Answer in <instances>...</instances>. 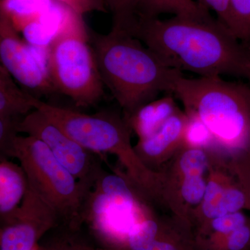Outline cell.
I'll use <instances>...</instances> for the list:
<instances>
[{
  "mask_svg": "<svg viewBox=\"0 0 250 250\" xmlns=\"http://www.w3.org/2000/svg\"><path fill=\"white\" fill-rule=\"evenodd\" d=\"M31 250H44L41 249V248H39V247L38 246V245H37V246L34 247V248H33V249Z\"/></svg>",
  "mask_w": 250,
  "mask_h": 250,
  "instance_id": "cell-30",
  "label": "cell"
},
{
  "mask_svg": "<svg viewBox=\"0 0 250 250\" xmlns=\"http://www.w3.org/2000/svg\"><path fill=\"white\" fill-rule=\"evenodd\" d=\"M48 250H58V249H57V247H56L55 245H54L53 248H51V249H49Z\"/></svg>",
  "mask_w": 250,
  "mask_h": 250,
  "instance_id": "cell-31",
  "label": "cell"
},
{
  "mask_svg": "<svg viewBox=\"0 0 250 250\" xmlns=\"http://www.w3.org/2000/svg\"><path fill=\"white\" fill-rule=\"evenodd\" d=\"M59 250H95L89 246L71 239H65L56 244Z\"/></svg>",
  "mask_w": 250,
  "mask_h": 250,
  "instance_id": "cell-28",
  "label": "cell"
},
{
  "mask_svg": "<svg viewBox=\"0 0 250 250\" xmlns=\"http://www.w3.org/2000/svg\"><path fill=\"white\" fill-rule=\"evenodd\" d=\"M229 1L230 0H200L199 3L207 9L214 11L217 19L225 25Z\"/></svg>",
  "mask_w": 250,
  "mask_h": 250,
  "instance_id": "cell-27",
  "label": "cell"
},
{
  "mask_svg": "<svg viewBox=\"0 0 250 250\" xmlns=\"http://www.w3.org/2000/svg\"><path fill=\"white\" fill-rule=\"evenodd\" d=\"M187 123L185 117L177 111L154 134L146 139H140L134 150L143 164L144 161L159 159L177 143L184 136Z\"/></svg>",
  "mask_w": 250,
  "mask_h": 250,
  "instance_id": "cell-12",
  "label": "cell"
},
{
  "mask_svg": "<svg viewBox=\"0 0 250 250\" xmlns=\"http://www.w3.org/2000/svg\"><path fill=\"white\" fill-rule=\"evenodd\" d=\"M22 119V118H21ZM21 117L0 116V152L1 156L9 157L16 138Z\"/></svg>",
  "mask_w": 250,
  "mask_h": 250,
  "instance_id": "cell-21",
  "label": "cell"
},
{
  "mask_svg": "<svg viewBox=\"0 0 250 250\" xmlns=\"http://www.w3.org/2000/svg\"><path fill=\"white\" fill-rule=\"evenodd\" d=\"M126 246L130 250H182L159 236V226L152 220L139 222L131 230Z\"/></svg>",
  "mask_w": 250,
  "mask_h": 250,
  "instance_id": "cell-16",
  "label": "cell"
},
{
  "mask_svg": "<svg viewBox=\"0 0 250 250\" xmlns=\"http://www.w3.org/2000/svg\"><path fill=\"white\" fill-rule=\"evenodd\" d=\"M83 16L92 12L106 13L108 11L105 0H57Z\"/></svg>",
  "mask_w": 250,
  "mask_h": 250,
  "instance_id": "cell-26",
  "label": "cell"
},
{
  "mask_svg": "<svg viewBox=\"0 0 250 250\" xmlns=\"http://www.w3.org/2000/svg\"><path fill=\"white\" fill-rule=\"evenodd\" d=\"M242 175H243V181H244V191L246 192L247 199H248V206L250 207V154L249 157L243 164Z\"/></svg>",
  "mask_w": 250,
  "mask_h": 250,
  "instance_id": "cell-29",
  "label": "cell"
},
{
  "mask_svg": "<svg viewBox=\"0 0 250 250\" xmlns=\"http://www.w3.org/2000/svg\"><path fill=\"white\" fill-rule=\"evenodd\" d=\"M139 1V0H107L108 11L112 14L111 30L131 34L138 21Z\"/></svg>",
  "mask_w": 250,
  "mask_h": 250,
  "instance_id": "cell-18",
  "label": "cell"
},
{
  "mask_svg": "<svg viewBox=\"0 0 250 250\" xmlns=\"http://www.w3.org/2000/svg\"><path fill=\"white\" fill-rule=\"evenodd\" d=\"M131 35L174 70L201 77L247 79L250 59L242 42L210 16L138 18Z\"/></svg>",
  "mask_w": 250,
  "mask_h": 250,
  "instance_id": "cell-1",
  "label": "cell"
},
{
  "mask_svg": "<svg viewBox=\"0 0 250 250\" xmlns=\"http://www.w3.org/2000/svg\"><path fill=\"white\" fill-rule=\"evenodd\" d=\"M191 1H194V0H191Z\"/></svg>",
  "mask_w": 250,
  "mask_h": 250,
  "instance_id": "cell-34",
  "label": "cell"
},
{
  "mask_svg": "<svg viewBox=\"0 0 250 250\" xmlns=\"http://www.w3.org/2000/svg\"><path fill=\"white\" fill-rule=\"evenodd\" d=\"M208 11L200 3L191 0H139L137 14L138 18H154L162 14L199 16Z\"/></svg>",
  "mask_w": 250,
  "mask_h": 250,
  "instance_id": "cell-14",
  "label": "cell"
},
{
  "mask_svg": "<svg viewBox=\"0 0 250 250\" xmlns=\"http://www.w3.org/2000/svg\"><path fill=\"white\" fill-rule=\"evenodd\" d=\"M248 80H249V81H250V76H249V77H248Z\"/></svg>",
  "mask_w": 250,
  "mask_h": 250,
  "instance_id": "cell-32",
  "label": "cell"
},
{
  "mask_svg": "<svg viewBox=\"0 0 250 250\" xmlns=\"http://www.w3.org/2000/svg\"><path fill=\"white\" fill-rule=\"evenodd\" d=\"M172 94L198 117L213 138L250 154V87L221 77L176 80Z\"/></svg>",
  "mask_w": 250,
  "mask_h": 250,
  "instance_id": "cell-3",
  "label": "cell"
},
{
  "mask_svg": "<svg viewBox=\"0 0 250 250\" xmlns=\"http://www.w3.org/2000/svg\"><path fill=\"white\" fill-rule=\"evenodd\" d=\"M9 157L19 161L29 188L53 208L59 220L78 228L85 220L92 188L79 182L34 136L18 135Z\"/></svg>",
  "mask_w": 250,
  "mask_h": 250,
  "instance_id": "cell-5",
  "label": "cell"
},
{
  "mask_svg": "<svg viewBox=\"0 0 250 250\" xmlns=\"http://www.w3.org/2000/svg\"><path fill=\"white\" fill-rule=\"evenodd\" d=\"M207 165L208 160L205 153L196 148L187 151L180 161V167L185 177H202L207 169Z\"/></svg>",
  "mask_w": 250,
  "mask_h": 250,
  "instance_id": "cell-24",
  "label": "cell"
},
{
  "mask_svg": "<svg viewBox=\"0 0 250 250\" xmlns=\"http://www.w3.org/2000/svg\"><path fill=\"white\" fill-rule=\"evenodd\" d=\"M190 119L187 121L184 137L189 144L195 147L205 146L210 142L213 136L208 128L195 115L190 114Z\"/></svg>",
  "mask_w": 250,
  "mask_h": 250,
  "instance_id": "cell-23",
  "label": "cell"
},
{
  "mask_svg": "<svg viewBox=\"0 0 250 250\" xmlns=\"http://www.w3.org/2000/svg\"><path fill=\"white\" fill-rule=\"evenodd\" d=\"M173 94H166L163 98L149 102L125 118L130 129L134 130L140 139H146L160 129L177 112Z\"/></svg>",
  "mask_w": 250,
  "mask_h": 250,
  "instance_id": "cell-10",
  "label": "cell"
},
{
  "mask_svg": "<svg viewBox=\"0 0 250 250\" xmlns=\"http://www.w3.org/2000/svg\"><path fill=\"white\" fill-rule=\"evenodd\" d=\"M225 26L241 42L250 39V0H230Z\"/></svg>",
  "mask_w": 250,
  "mask_h": 250,
  "instance_id": "cell-17",
  "label": "cell"
},
{
  "mask_svg": "<svg viewBox=\"0 0 250 250\" xmlns=\"http://www.w3.org/2000/svg\"><path fill=\"white\" fill-rule=\"evenodd\" d=\"M224 190L223 188L216 182H210L207 184L202 202V210L207 218L213 220L223 215L222 200Z\"/></svg>",
  "mask_w": 250,
  "mask_h": 250,
  "instance_id": "cell-20",
  "label": "cell"
},
{
  "mask_svg": "<svg viewBox=\"0 0 250 250\" xmlns=\"http://www.w3.org/2000/svg\"><path fill=\"white\" fill-rule=\"evenodd\" d=\"M59 220L53 208L29 187L21 206L1 219L0 250H32Z\"/></svg>",
  "mask_w": 250,
  "mask_h": 250,
  "instance_id": "cell-9",
  "label": "cell"
},
{
  "mask_svg": "<svg viewBox=\"0 0 250 250\" xmlns=\"http://www.w3.org/2000/svg\"><path fill=\"white\" fill-rule=\"evenodd\" d=\"M47 64L54 89L78 107L96 104L105 85L83 16L70 8L62 29L47 47Z\"/></svg>",
  "mask_w": 250,
  "mask_h": 250,
  "instance_id": "cell-4",
  "label": "cell"
},
{
  "mask_svg": "<svg viewBox=\"0 0 250 250\" xmlns=\"http://www.w3.org/2000/svg\"><path fill=\"white\" fill-rule=\"evenodd\" d=\"M54 0H1L0 11L9 18L19 32L46 12Z\"/></svg>",
  "mask_w": 250,
  "mask_h": 250,
  "instance_id": "cell-15",
  "label": "cell"
},
{
  "mask_svg": "<svg viewBox=\"0 0 250 250\" xmlns=\"http://www.w3.org/2000/svg\"><path fill=\"white\" fill-rule=\"evenodd\" d=\"M248 222L246 215L240 211L213 219L210 224V230L212 231L210 238L229 234Z\"/></svg>",
  "mask_w": 250,
  "mask_h": 250,
  "instance_id": "cell-22",
  "label": "cell"
},
{
  "mask_svg": "<svg viewBox=\"0 0 250 250\" xmlns=\"http://www.w3.org/2000/svg\"><path fill=\"white\" fill-rule=\"evenodd\" d=\"M207 184L200 176L185 177L182 187L184 200L191 205L200 203L205 196Z\"/></svg>",
  "mask_w": 250,
  "mask_h": 250,
  "instance_id": "cell-25",
  "label": "cell"
},
{
  "mask_svg": "<svg viewBox=\"0 0 250 250\" xmlns=\"http://www.w3.org/2000/svg\"><path fill=\"white\" fill-rule=\"evenodd\" d=\"M90 36L104 84L123 108L125 118L160 94H172L176 80L183 75L127 33L90 31Z\"/></svg>",
  "mask_w": 250,
  "mask_h": 250,
  "instance_id": "cell-2",
  "label": "cell"
},
{
  "mask_svg": "<svg viewBox=\"0 0 250 250\" xmlns=\"http://www.w3.org/2000/svg\"><path fill=\"white\" fill-rule=\"evenodd\" d=\"M0 59L16 82L36 94L54 91L47 64V48L29 44L8 16L0 11Z\"/></svg>",
  "mask_w": 250,
  "mask_h": 250,
  "instance_id": "cell-8",
  "label": "cell"
},
{
  "mask_svg": "<svg viewBox=\"0 0 250 250\" xmlns=\"http://www.w3.org/2000/svg\"><path fill=\"white\" fill-rule=\"evenodd\" d=\"M18 132L41 140L75 178L92 188L103 170L95 154L72 139L58 125L39 110L31 111L20 121Z\"/></svg>",
  "mask_w": 250,
  "mask_h": 250,
  "instance_id": "cell-7",
  "label": "cell"
},
{
  "mask_svg": "<svg viewBox=\"0 0 250 250\" xmlns=\"http://www.w3.org/2000/svg\"><path fill=\"white\" fill-rule=\"evenodd\" d=\"M34 107L58 125L70 137L95 154L116 156L129 170L131 178L150 188L154 176L143 164L130 143L126 120L110 112L87 114L71 108L50 104L31 95Z\"/></svg>",
  "mask_w": 250,
  "mask_h": 250,
  "instance_id": "cell-6",
  "label": "cell"
},
{
  "mask_svg": "<svg viewBox=\"0 0 250 250\" xmlns=\"http://www.w3.org/2000/svg\"><path fill=\"white\" fill-rule=\"evenodd\" d=\"M29 183L22 166L0 158V218L7 216L22 204Z\"/></svg>",
  "mask_w": 250,
  "mask_h": 250,
  "instance_id": "cell-11",
  "label": "cell"
},
{
  "mask_svg": "<svg viewBox=\"0 0 250 250\" xmlns=\"http://www.w3.org/2000/svg\"><path fill=\"white\" fill-rule=\"evenodd\" d=\"M105 1H106V4H107V0H105Z\"/></svg>",
  "mask_w": 250,
  "mask_h": 250,
  "instance_id": "cell-33",
  "label": "cell"
},
{
  "mask_svg": "<svg viewBox=\"0 0 250 250\" xmlns=\"http://www.w3.org/2000/svg\"><path fill=\"white\" fill-rule=\"evenodd\" d=\"M207 250H250V222L232 232L208 240Z\"/></svg>",
  "mask_w": 250,
  "mask_h": 250,
  "instance_id": "cell-19",
  "label": "cell"
},
{
  "mask_svg": "<svg viewBox=\"0 0 250 250\" xmlns=\"http://www.w3.org/2000/svg\"><path fill=\"white\" fill-rule=\"evenodd\" d=\"M31 94L20 88L16 80L0 66V116H27L34 111Z\"/></svg>",
  "mask_w": 250,
  "mask_h": 250,
  "instance_id": "cell-13",
  "label": "cell"
}]
</instances>
